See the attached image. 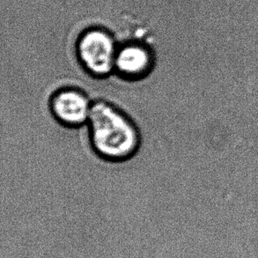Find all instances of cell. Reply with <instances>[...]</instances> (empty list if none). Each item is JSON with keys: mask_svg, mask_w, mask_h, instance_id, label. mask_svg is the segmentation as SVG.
Instances as JSON below:
<instances>
[{"mask_svg": "<svg viewBox=\"0 0 258 258\" xmlns=\"http://www.w3.org/2000/svg\"><path fill=\"white\" fill-rule=\"evenodd\" d=\"M87 124L92 147L108 161H126L140 148V135L135 123L107 101L93 102Z\"/></svg>", "mask_w": 258, "mask_h": 258, "instance_id": "1", "label": "cell"}, {"mask_svg": "<svg viewBox=\"0 0 258 258\" xmlns=\"http://www.w3.org/2000/svg\"><path fill=\"white\" fill-rule=\"evenodd\" d=\"M116 54L111 36L101 30L87 32L78 44L80 62L94 77H107L115 72Z\"/></svg>", "mask_w": 258, "mask_h": 258, "instance_id": "2", "label": "cell"}, {"mask_svg": "<svg viewBox=\"0 0 258 258\" xmlns=\"http://www.w3.org/2000/svg\"><path fill=\"white\" fill-rule=\"evenodd\" d=\"M49 106L58 122L68 127H79L88 122L93 102L82 91L67 87L53 95Z\"/></svg>", "mask_w": 258, "mask_h": 258, "instance_id": "3", "label": "cell"}, {"mask_svg": "<svg viewBox=\"0 0 258 258\" xmlns=\"http://www.w3.org/2000/svg\"><path fill=\"white\" fill-rule=\"evenodd\" d=\"M153 58L150 53L142 46L127 45L117 50L115 72L129 81H138L150 74Z\"/></svg>", "mask_w": 258, "mask_h": 258, "instance_id": "4", "label": "cell"}]
</instances>
